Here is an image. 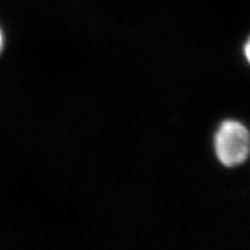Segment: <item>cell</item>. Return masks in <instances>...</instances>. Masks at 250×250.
<instances>
[{
  "label": "cell",
  "mask_w": 250,
  "mask_h": 250,
  "mask_svg": "<svg viewBox=\"0 0 250 250\" xmlns=\"http://www.w3.org/2000/svg\"><path fill=\"white\" fill-rule=\"evenodd\" d=\"M215 149L219 161L226 167H236L244 163L250 153V135L243 124L224 122L215 139Z\"/></svg>",
  "instance_id": "6da1fadb"
},
{
  "label": "cell",
  "mask_w": 250,
  "mask_h": 250,
  "mask_svg": "<svg viewBox=\"0 0 250 250\" xmlns=\"http://www.w3.org/2000/svg\"><path fill=\"white\" fill-rule=\"evenodd\" d=\"M245 56H246L248 62H250V39H249L248 42L245 45Z\"/></svg>",
  "instance_id": "7a4b0ae2"
},
{
  "label": "cell",
  "mask_w": 250,
  "mask_h": 250,
  "mask_svg": "<svg viewBox=\"0 0 250 250\" xmlns=\"http://www.w3.org/2000/svg\"><path fill=\"white\" fill-rule=\"evenodd\" d=\"M2 47H3V35H2L1 29H0V52L2 50Z\"/></svg>",
  "instance_id": "3957f363"
}]
</instances>
